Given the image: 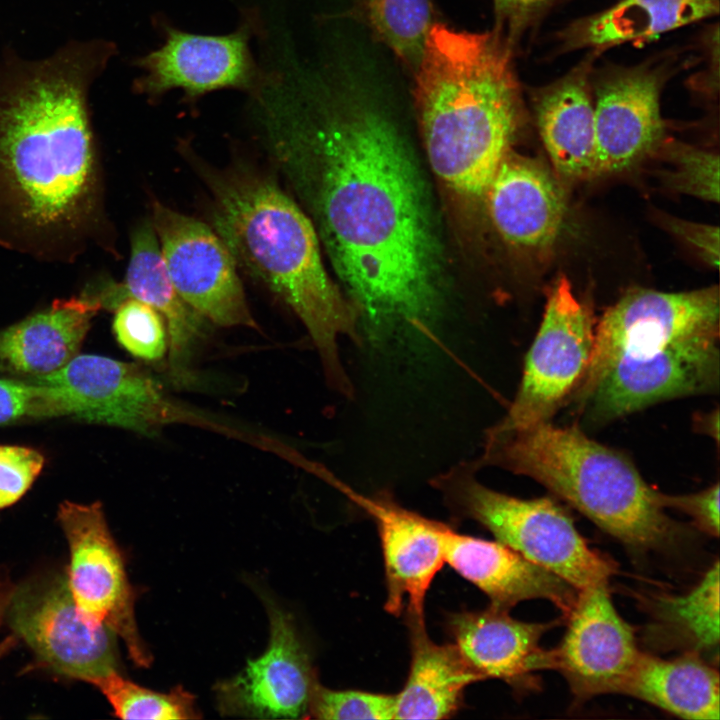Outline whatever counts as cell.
<instances>
[{
	"label": "cell",
	"mask_w": 720,
	"mask_h": 720,
	"mask_svg": "<svg viewBox=\"0 0 720 720\" xmlns=\"http://www.w3.org/2000/svg\"><path fill=\"white\" fill-rule=\"evenodd\" d=\"M363 87L342 79L314 100L274 96L257 110L260 133L360 319L377 331L422 328L439 280L427 199L400 134Z\"/></svg>",
	"instance_id": "1"
},
{
	"label": "cell",
	"mask_w": 720,
	"mask_h": 720,
	"mask_svg": "<svg viewBox=\"0 0 720 720\" xmlns=\"http://www.w3.org/2000/svg\"><path fill=\"white\" fill-rule=\"evenodd\" d=\"M112 50L101 42L71 45L0 80V198L32 232L74 229L93 209L87 92Z\"/></svg>",
	"instance_id": "2"
},
{
	"label": "cell",
	"mask_w": 720,
	"mask_h": 720,
	"mask_svg": "<svg viewBox=\"0 0 720 720\" xmlns=\"http://www.w3.org/2000/svg\"><path fill=\"white\" fill-rule=\"evenodd\" d=\"M210 195L211 227L237 268L298 317L316 348L328 384L346 397L353 385L341 362L339 340L360 341V315L329 278L309 217L275 178L238 163H197Z\"/></svg>",
	"instance_id": "3"
},
{
	"label": "cell",
	"mask_w": 720,
	"mask_h": 720,
	"mask_svg": "<svg viewBox=\"0 0 720 720\" xmlns=\"http://www.w3.org/2000/svg\"><path fill=\"white\" fill-rule=\"evenodd\" d=\"M513 46L495 29L434 24L416 68L415 101L427 156L453 191L484 198L522 119Z\"/></svg>",
	"instance_id": "4"
},
{
	"label": "cell",
	"mask_w": 720,
	"mask_h": 720,
	"mask_svg": "<svg viewBox=\"0 0 720 720\" xmlns=\"http://www.w3.org/2000/svg\"><path fill=\"white\" fill-rule=\"evenodd\" d=\"M473 462L534 479L634 550L665 548L681 531L633 462L577 426L490 427Z\"/></svg>",
	"instance_id": "5"
},
{
	"label": "cell",
	"mask_w": 720,
	"mask_h": 720,
	"mask_svg": "<svg viewBox=\"0 0 720 720\" xmlns=\"http://www.w3.org/2000/svg\"><path fill=\"white\" fill-rule=\"evenodd\" d=\"M477 470L473 461L462 462L431 480L452 513L477 521L497 541L578 591L608 583L615 563L589 547L561 506L548 497L522 499L495 491L477 480Z\"/></svg>",
	"instance_id": "6"
},
{
	"label": "cell",
	"mask_w": 720,
	"mask_h": 720,
	"mask_svg": "<svg viewBox=\"0 0 720 720\" xmlns=\"http://www.w3.org/2000/svg\"><path fill=\"white\" fill-rule=\"evenodd\" d=\"M36 382L51 388L65 416L154 437L169 425L215 431L219 419L170 396L147 370L100 355H76Z\"/></svg>",
	"instance_id": "7"
},
{
	"label": "cell",
	"mask_w": 720,
	"mask_h": 720,
	"mask_svg": "<svg viewBox=\"0 0 720 720\" xmlns=\"http://www.w3.org/2000/svg\"><path fill=\"white\" fill-rule=\"evenodd\" d=\"M57 520L69 547L65 577L76 609L87 622L106 626L119 636L135 665L149 667L152 656L135 619L136 590L101 503L64 501Z\"/></svg>",
	"instance_id": "8"
},
{
	"label": "cell",
	"mask_w": 720,
	"mask_h": 720,
	"mask_svg": "<svg viewBox=\"0 0 720 720\" xmlns=\"http://www.w3.org/2000/svg\"><path fill=\"white\" fill-rule=\"evenodd\" d=\"M6 619L38 663L58 675L89 683L119 671L117 635L82 618L65 575L49 573L15 585Z\"/></svg>",
	"instance_id": "9"
},
{
	"label": "cell",
	"mask_w": 720,
	"mask_h": 720,
	"mask_svg": "<svg viewBox=\"0 0 720 720\" xmlns=\"http://www.w3.org/2000/svg\"><path fill=\"white\" fill-rule=\"evenodd\" d=\"M719 299L716 285L683 292L627 291L595 325L590 359L574 396L582 403L622 356L641 355L690 337L720 335Z\"/></svg>",
	"instance_id": "10"
},
{
	"label": "cell",
	"mask_w": 720,
	"mask_h": 720,
	"mask_svg": "<svg viewBox=\"0 0 720 720\" xmlns=\"http://www.w3.org/2000/svg\"><path fill=\"white\" fill-rule=\"evenodd\" d=\"M595 324L563 275L553 283L538 333L527 353L517 394L491 428L512 430L550 421L574 392L590 359Z\"/></svg>",
	"instance_id": "11"
},
{
	"label": "cell",
	"mask_w": 720,
	"mask_h": 720,
	"mask_svg": "<svg viewBox=\"0 0 720 720\" xmlns=\"http://www.w3.org/2000/svg\"><path fill=\"white\" fill-rule=\"evenodd\" d=\"M719 336L690 337L641 355L622 356L581 404L589 418L606 422L661 401L717 392Z\"/></svg>",
	"instance_id": "12"
},
{
	"label": "cell",
	"mask_w": 720,
	"mask_h": 720,
	"mask_svg": "<svg viewBox=\"0 0 720 720\" xmlns=\"http://www.w3.org/2000/svg\"><path fill=\"white\" fill-rule=\"evenodd\" d=\"M151 223L168 275L189 306L219 326L259 329L237 265L211 226L158 201Z\"/></svg>",
	"instance_id": "13"
},
{
	"label": "cell",
	"mask_w": 720,
	"mask_h": 720,
	"mask_svg": "<svg viewBox=\"0 0 720 720\" xmlns=\"http://www.w3.org/2000/svg\"><path fill=\"white\" fill-rule=\"evenodd\" d=\"M259 24L256 14H247L226 35L194 34L163 24V44L135 62L143 70L135 81L136 92L152 100L181 89L190 102L221 89L255 93L262 75L250 43Z\"/></svg>",
	"instance_id": "14"
},
{
	"label": "cell",
	"mask_w": 720,
	"mask_h": 720,
	"mask_svg": "<svg viewBox=\"0 0 720 720\" xmlns=\"http://www.w3.org/2000/svg\"><path fill=\"white\" fill-rule=\"evenodd\" d=\"M671 72L669 64L647 61L592 73V175L623 171L658 150L665 133L660 97Z\"/></svg>",
	"instance_id": "15"
},
{
	"label": "cell",
	"mask_w": 720,
	"mask_h": 720,
	"mask_svg": "<svg viewBox=\"0 0 720 720\" xmlns=\"http://www.w3.org/2000/svg\"><path fill=\"white\" fill-rule=\"evenodd\" d=\"M269 621L266 652L249 660L231 679L214 687L223 716L261 719L305 718L317 678L292 617L264 592Z\"/></svg>",
	"instance_id": "16"
},
{
	"label": "cell",
	"mask_w": 720,
	"mask_h": 720,
	"mask_svg": "<svg viewBox=\"0 0 720 720\" xmlns=\"http://www.w3.org/2000/svg\"><path fill=\"white\" fill-rule=\"evenodd\" d=\"M566 618L562 641L547 650L548 669L559 671L579 699L617 693L641 651L612 603L608 583L579 590Z\"/></svg>",
	"instance_id": "17"
},
{
	"label": "cell",
	"mask_w": 720,
	"mask_h": 720,
	"mask_svg": "<svg viewBox=\"0 0 720 720\" xmlns=\"http://www.w3.org/2000/svg\"><path fill=\"white\" fill-rule=\"evenodd\" d=\"M317 476L339 490L375 521L385 565V609L398 616L407 602L408 617L423 619L427 591L445 563L442 523L400 506L386 492L372 496L359 493L322 466Z\"/></svg>",
	"instance_id": "18"
},
{
	"label": "cell",
	"mask_w": 720,
	"mask_h": 720,
	"mask_svg": "<svg viewBox=\"0 0 720 720\" xmlns=\"http://www.w3.org/2000/svg\"><path fill=\"white\" fill-rule=\"evenodd\" d=\"M484 198L493 225L510 245L542 251L559 237L566 198L560 178L542 162L510 150Z\"/></svg>",
	"instance_id": "19"
},
{
	"label": "cell",
	"mask_w": 720,
	"mask_h": 720,
	"mask_svg": "<svg viewBox=\"0 0 720 720\" xmlns=\"http://www.w3.org/2000/svg\"><path fill=\"white\" fill-rule=\"evenodd\" d=\"M441 539L445 562L484 592L490 606L509 611L521 601L544 599L565 617L572 610L577 589L505 544L460 534L444 523Z\"/></svg>",
	"instance_id": "20"
},
{
	"label": "cell",
	"mask_w": 720,
	"mask_h": 720,
	"mask_svg": "<svg viewBox=\"0 0 720 720\" xmlns=\"http://www.w3.org/2000/svg\"><path fill=\"white\" fill-rule=\"evenodd\" d=\"M152 306L164 318L167 329L168 364L175 382L193 383L190 370L193 352L205 334V318L189 306L175 289L166 270L151 221L138 225L131 237V255L124 281L98 296L102 306L116 307L126 298Z\"/></svg>",
	"instance_id": "21"
},
{
	"label": "cell",
	"mask_w": 720,
	"mask_h": 720,
	"mask_svg": "<svg viewBox=\"0 0 720 720\" xmlns=\"http://www.w3.org/2000/svg\"><path fill=\"white\" fill-rule=\"evenodd\" d=\"M557 623L523 622L489 606L456 613L448 626L461 655L482 680L496 678L513 687H528L534 672L548 669L547 650L539 643Z\"/></svg>",
	"instance_id": "22"
},
{
	"label": "cell",
	"mask_w": 720,
	"mask_h": 720,
	"mask_svg": "<svg viewBox=\"0 0 720 720\" xmlns=\"http://www.w3.org/2000/svg\"><path fill=\"white\" fill-rule=\"evenodd\" d=\"M592 64L589 58L534 93L536 126L560 179L578 180L593 172Z\"/></svg>",
	"instance_id": "23"
},
{
	"label": "cell",
	"mask_w": 720,
	"mask_h": 720,
	"mask_svg": "<svg viewBox=\"0 0 720 720\" xmlns=\"http://www.w3.org/2000/svg\"><path fill=\"white\" fill-rule=\"evenodd\" d=\"M102 307L95 297L56 300L50 308L0 331V370L42 376L78 355L91 319Z\"/></svg>",
	"instance_id": "24"
},
{
	"label": "cell",
	"mask_w": 720,
	"mask_h": 720,
	"mask_svg": "<svg viewBox=\"0 0 720 720\" xmlns=\"http://www.w3.org/2000/svg\"><path fill=\"white\" fill-rule=\"evenodd\" d=\"M720 0H619L574 20L558 35L560 49L603 50L643 42L718 15Z\"/></svg>",
	"instance_id": "25"
},
{
	"label": "cell",
	"mask_w": 720,
	"mask_h": 720,
	"mask_svg": "<svg viewBox=\"0 0 720 720\" xmlns=\"http://www.w3.org/2000/svg\"><path fill=\"white\" fill-rule=\"evenodd\" d=\"M412 660L408 679L396 694L394 719H445L462 703L465 688L481 677L455 644L438 645L424 619L408 617Z\"/></svg>",
	"instance_id": "26"
},
{
	"label": "cell",
	"mask_w": 720,
	"mask_h": 720,
	"mask_svg": "<svg viewBox=\"0 0 720 720\" xmlns=\"http://www.w3.org/2000/svg\"><path fill=\"white\" fill-rule=\"evenodd\" d=\"M617 693L681 718L719 719V674L697 652L687 651L674 659L641 652Z\"/></svg>",
	"instance_id": "27"
},
{
	"label": "cell",
	"mask_w": 720,
	"mask_h": 720,
	"mask_svg": "<svg viewBox=\"0 0 720 720\" xmlns=\"http://www.w3.org/2000/svg\"><path fill=\"white\" fill-rule=\"evenodd\" d=\"M653 627L673 645L703 655L719 644V561L699 583L682 595H662L653 600Z\"/></svg>",
	"instance_id": "28"
},
{
	"label": "cell",
	"mask_w": 720,
	"mask_h": 720,
	"mask_svg": "<svg viewBox=\"0 0 720 720\" xmlns=\"http://www.w3.org/2000/svg\"><path fill=\"white\" fill-rule=\"evenodd\" d=\"M368 25L404 63L416 70L433 22L430 0H362Z\"/></svg>",
	"instance_id": "29"
},
{
	"label": "cell",
	"mask_w": 720,
	"mask_h": 720,
	"mask_svg": "<svg viewBox=\"0 0 720 720\" xmlns=\"http://www.w3.org/2000/svg\"><path fill=\"white\" fill-rule=\"evenodd\" d=\"M107 699L116 717L122 719H198L195 697L182 687L168 693L142 687L119 671H112L89 682Z\"/></svg>",
	"instance_id": "30"
},
{
	"label": "cell",
	"mask_w": 720,
	"mask_h": 720,
	"mask_svg": "<svg viewBox=\"0 0 720 720\" xmlns=\"http://www.w3.org/2000/svg\"><path fill=\"white\" fill-rule=\"evenodd\" d=\"M668 170L666 184L679 193L709 202L719 201V156L713 151L679 141H663Z\"/></svg>",
	"instance_id": "31"
},
{
	"label": "cell",
	"mask_w": 720,
	"mask_h": 720,
	"mask_svg": "<svg viewBox=\"0 0 720 720\" xmlns=\"http://www.w3.org/2000/svg\"><path fill=\"white\" fill-rule=\"evenodd\" d=\"M113 332L118 343L136 358L162 359L167 350L164 318L152 306L126 298L115 307Z\"/></svg>",
	"instance_id": "32"
},
{
	"label": "cell",
	"mask_w": 720,
	"mask_h": 720,
	"mask_svg": "<svg viewBox=\"0 0 720 720\" xmlns=\"http://www.w3.org/2000/svg\"><path fill=\"white\" fill-rule=\"evenodd\" d=\"M396 695L332 690L316 683L305 719H394Z\"/></svg>",
	"instance_id": "33"
},
{
	"label": "cell",
	"mask_w": 720,
	"mask_h": 720,
	"mask_svg": "<svg viewBox=\"0 0 720 720\" xmlns=\"http://www.w3.org/2000/svg\"><path fill=\"white\" fill-rule=\"evenodd\" d=\"M50 387L0 378V425L25 418L64 416Z\"/></svg>",
	"instance_id": "34"
},
{
	"label": "cell",
	"mask_w": 720,
	"mask_h": 720,
	"mask_svg": "<svg viewBox=\"0 0 720 720\" xmlns=\"http://www.w3.org/2000/svg\"><path fill=\"white\" fill-rule=\"evenodd\" d=\"M44 462L35 449L0 445V509L13 505L28 491Z\"/></svg>",
	"instance_id": "35"
},
{
	"label": "cell",
	"mask_w": 720,
	"mask_h": 720,
	"mask_svg": "<svg viewBox=\"0 0 720 720\" xmlns=\"http://www.w3.org/2000/svg\"><path fill=\"white\" fill-rule=\"evenodd\" d=\"M719 483L696 493L668 495L661 493L659 499L665 509H675L687 514L696 526L706 534L719 536Z\"/></svg>",
	"instance_id": "36"
},
{
	"label": "cell",
	"mask_w": 720,
	"mask_h": 720,
	"mask_svg": "<svg viewBox=\"0 0 720 720\" xmlns=\"http://www.w3.org/2000/svg\"><path fill=\"white\" fill-rule=\"evenodd\" d=\"M495 30L513 47L550 6L552 0H493Z\"/></svg>",
	"instance_id": "37"
},
{
	"label": "cell",
	"mask_w": 720,
	"mask_h": 720,
	"mask_svg": "<svg viewBox=\"0 0 720 720\" xmlns=\"http://www.w3.org/2000/svg\"><path fill=\"white\" fill-rule=\"evenodd\" d=\"M661 222L666 230L693 248L706 264L718 268V226L695 223L672 216H662Z\"/></svg>",
	"instance_id": "38"
},
{
	"label": "cell",
	"mask_w": 720,
	"mask_h": 720,
	"mask_svg": "<svg viewBox=\"0 0 720 720\" xmlns=\"http://www.w3.org/2000/svg\"><path fill=\"white\" fill-rule=\"evenodd\" d=\"M15 585H13L7 576L0 575V627L6 618L7 608L13 593ZM18 639L11 634L0 639V659L7 654L17 644Z\"/></svg>",
	"instance_id": "39"
},
{
	"label": "cell",
	"mask_w": 720,
	"mask_h": 720,
	"mask_svg": "<svg viewBox=\"0 0 720 720\" xmlns=\"http://www.w3.org/2000/svg\"><path fill=\"white\" fill-rule=\"evenodd\" d=\"M696 424L701 432L709 435L715 441H718V439H719V412H718V409H716L714 412H710V413L704 414L703 416H700Z\"/></svg>",
	"instance_id": "40"
}]
</instances>
